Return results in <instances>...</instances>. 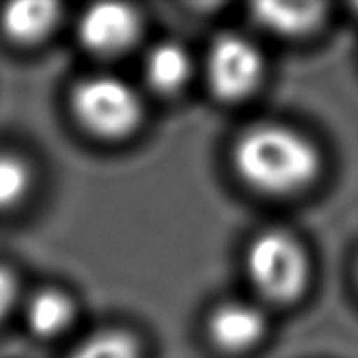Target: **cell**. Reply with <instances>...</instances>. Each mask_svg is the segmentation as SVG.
Masks as SVG:
<instances>
[{"instance_id": "obj_6", "label": "cell", "mask_w": 358, "mask_h": 358, "mask_svg": "<svg viewBox=\"0 0 358 358\" xmlns=\"http://www.w3.org/2000/svg\"><path fill=\"white\" fill-rule=\"evenodd\" d=\"M264 312L247 303H227L210 318V335L220 349L243 352L262 341L266 334Z\"/></svg>"}, {"instance_id": "obj_9", "label": "cell", "mask_w": 358, "mask_h": 358, "mask_svg": "<svg viewBox=\"0 0 358 358\" xmlns=\"http://www.w3.org/2000/svg\"><path fill=\"white\" fill-rule=\"evenodd\" d=\"M145 71L150 85L160 93H176L187 83L191 76V58L185 52V48L173 43L158 45L155 50H150Z\"/></svg>"}, {"instance_id": "obj_10", "label": "cell", "mask_w": 358, "mask_h": 358, "mask_svg": "<svg viewBox=\"0 0 358 358\" xmlns=\"http://www.w3.org/2000/svg\"><path fill=\"white\" fill-rule=\"evenodd\" d=\"M70 299L58 291H41L27 306V324L33 331L50 337L62 331L71 320Z\"/></svg>"}, {"instance_id": "obj_11", "label": "cell", "mask_w": 358, "mask_h": 358, "mask_svg": "<svg viewBox=\"0 0 358 358\" xmlns=\"http://www.w3.org/2000/svg\"><path fill=\"white\" fill-rule=\"evenodd\" d=\"M71 358H139L131 337L116 331L99 334L81 343Z\"/></svg>"}, {"instance_id": "obj_2", "label": "cell", "mask_w": 358, "mask_h": 358, "mask_svg": "<svg viewBox=\"0 0 358 358\" xmlns=\"http://www.w3.org/2000/svg\"><path fill=\"white\" fill-rule=\"evenodd\" d=\"M247 272L260 295L285 304L303 295L308 285L310 264L295 237L272 229L250 243Z\"/></svg>"}, {"instance_id": "obj_12", "label": "cell", "mask_w": 358, "mask_h": 358, "mask_svg": "<svg viewBox=\"0 0 358 358\" xmlns=\"http://www.w3.org/2000/svg\"><path fill=\"white\" fill-rule=\"evenodd\" d=\"M29 187V173L16 156L0 155V210L8 208L25 195Z\"/></svg>"}, {"instance_id": "obj_5", "label": "cell", "mask_w": 358, "mask_h": 358, "mask_svg": "<svg viewBox=\"0 0 358 358\" xmlns=\"http://www.w3.org/2000/svg\"><path fill=\"white\" fill-rule=\"evenodd\" d=\"M79 35L93 52L117 55L137 39L139 16L133 8L117 2L94 4L81 17Z\"/></svg>"}, {"instance_id": "obj_3", "label": "cell", "mask_w": 358, "mask_h": 358, "mask_svg": "<svg viewBox=\"0 0 358 358\" xmlns=\"http://www.w3.org/2000/svg\"><path fill=\"white\" fill-rule=\"evenodd\" d=\"M73 110L89 131L101 137H124L141 122L143 104L127 81L116 76H94L73 93Z\"/></svg>"}, {"instance_id": "obj_13", "label": "cell", "mask_w": 358, "mask_h": 358, "mask_svg": "<svg viewBox=\"0 0 358 358\" xmlns=\"http://www.w3.org/2000/svg\"><path fill=\"white\" fill-rule=\"evenodd\" d=\"M17 295V285L14 275L0 268V320L4 318L14 306Z\"/></svg>"}, {"instance_id": "obj_1", "label": "cell", "mask_w": 358, "mask_h": 358, "mask_svg": "<svg viewBox=\"0 0 358 358\" xmlns=\"http://www.w3.org/2000/svg\"><path fill=\"white\" fill-rule=\"evenodd\" d=\"M237 173L264 195L285 196L310 185L320 173V155L310 141L283 125H258L237 141Z\"/></svg>"}, {"instance_id": "obj_8", "label": "cell", "mask_w": 358, "mask_h": 358, "mask_svg": "<svg viewBox=\"0 0 358 358\" xmlns=\"http://www.w3.org/2000/svg\"><path fill=\"white\" fill-rule=\"evenodd\" d=\"M58 20V6L45 0H22L4 12V27L17 41L33 43L43 39Z\"/></svg>"}, {"instance_id": "obj_7", "label": "cell", "mask_w": 358, "mask_h": 358, "mask_svg": "<svg viewBox=\"0 0 358 358\" xmlns=\"http://www.w3.org/2000/svg\"><path fill=\"white\" fill-rule=\"evenodd\" d=\"M252 17L270 33L301 37L318 27L324 6L318 2H260L252 6Z\"/></svg>"}, {"instance_id": "obj_4", "label": "cell", "mask_w": 358, "mask_h": 358, "mask_svg": "<svg viewBox=\"0 0 358 358\" xmlns=\"http://www.w3.org/2000/svg\"><path fill=\"white\" fill-rule=\"evenodd\" d=\"M208 83L222 101H243L257 91L264 73L262 55L250 41L224 35L208 55Z\"/></svg>"}]
</instances>
